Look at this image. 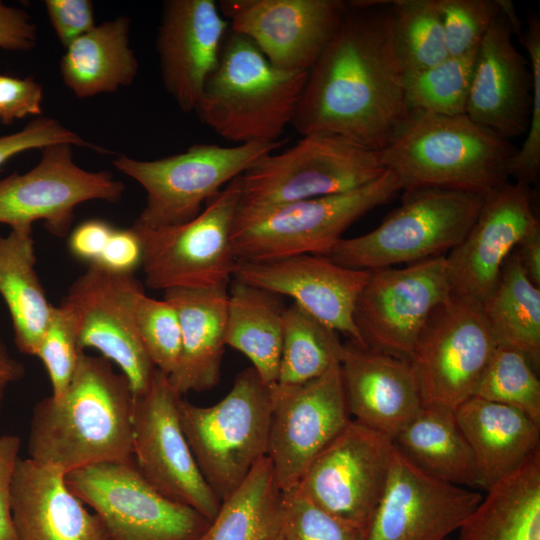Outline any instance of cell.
<instances>
[{"instance_id":"f5cc1de1","label":"cell","mask_w":540,"mask_h":540,"mask_svg":"<svg viewBox=\"0 0 540 540\" xmlns=\"http://www.w3.org/2000/svg\"><path fill=\"white\" fill-rule=\"evenodd\" d=\"M513 251L527 278L540 287V227L527 234Z\"/></svg>"},{"instance_id":"8d00e7d4","label":"cell","mask_w":540,"mask_h":540,"mask_svg":"<svg viewBox=\"0 0 540 540\" xmlns=\"http://www.w3.org/2000/svg\"><path fill=\"white\" fill-rule=\"evenodd\" d=\"M391 31L405 73L430 68L449 57L435 0L390 1Z\"/></svg>"},{"instance_id":"d4e9b609","label":"cell","mask_w":540,"mask_h":540,"mask_svg":"<svg viewBox=\"0 0 540 540\" xmlns=\"http://www.w3.org/2000/svg\"><path fill=\"white\" fill-rule=\"evenodd\" d=\"M339 365L353 420L393 439L422 409L408 360L348 340Z\"/></svg>"},{"instance_id":"4fadbf2b","label":"cell","mask_w":540,"mask_h":540,"mask_svg":"<svg viewBox=\"0 0 540 540\" xmlns=\"http://www.w3.org/2000/svg\"><path fill=\"white\" fill-rule=\"evenodd\" d=\"M73 146L44 147L40 161L29 171L0 180V223L10 230H32L43 221L55 237L69 235L75 208L87 201L119 202L125 185L108 171H88L73 159Z\"/></svg>"},{"instance_id":"f1b7e54d","label":"cell","mask_w":540,"mask_h":540,"mask_svg":"<svg viewBox=\"0 0 540 540\" xmlns=\"http://www.w3.org/2000/svg\"><path fill=\"white\" fill-rule=\"evenodd\" d=\"M130 19L95 25L73 41L60 60L64 85L78 98L113 93L135 80L139 65L129 41Z\"/></svg>"},{"instance_id":"9a60e30c","label":"cell","mask_w":540,"mask_h":540,"mask_svg":"<svg viewBox=\"0 0 540 540\" xmlns=\"http://www.w3.org/2000/svg\"><path fill=\"white\" fill-rule=\"evenodd\" d=\"M178 394L156 371L148 391L134 398L133 459L143 477L166 497L212 522L221 501L202 476L184 434Z\"/></svg>"},{"instance_id":"603a6c76","label":"cell","mask_w":540,"mask_h":540,"mask_svg":"<svg viewBox=\"0 0 540 540\" xmlns=\"http://www.w3.org/2000/svg\"><path fill=\"white\" fill-rule=\"evenodd\" d=\"M229 29L214 0L164 2L156 51L163 85L182 111H195Z\"/></svg>"},{"instance_id":"484cf974","label":"cell","mask_w":540,"mask_h":540,"mask_svg":"<svg viewBox=\"0 0 540 540\" xmlns=\"http://www.w3.org/2000/svg\"><path fill=\"white\" fill-rule=\"evenodd\" d=\"M17 540H109L96 516L73 494L61 468L19 458L11 486Z\"/></svg>"},{"instance_id":"ab89813d","label":"cell","mask_w":540,"mask_h":540,"mask_svg":"<svg viewBox=\"0 0 540 540\" xmlns=\"http://www.w3.org/2000/svg\"><path fill=\"white\" fill-rule=\"evenodd\" d=\"M133 316L139 337L157 370L170 376L181 351V328L175 308L166 300L135 296Z\"/></svg>"},{"instance_id":"e0dca14e","label":"cell","mask_w":540,"mask_h":540,"mask_svg":"<svg viewBox=\"0 0 540 540\" xmlns=\"http://www.w3.org/2000/svg\"><path fill=\"white\" fill-rule=\"evenodd\" d=\"M351 419L339 364L306 383L272 387L267 456L281 492L298 484Z\"/></svg>"},{"instance_id":"52a82bcc","label":"cell","mask_w":540,"mask_h":540,"mask_svg":"<svg viewBox=\"0 0 540 540\" xmlns=\"http://www.w3.org/2000/svg\"><path fill=\"white\" fill-rule=\"evenodd\" d=\"M486 195L438 187L404 190L401 205L376 228L342 238L328 257L348 268L372 271L444 256L463 241Z\"/></svg>"},{"instance_id":"8992f818","label":"cell","mask_w":540,"mask_h":540,"mask_svg":"<svg viewBox=\"0 0 540 540\" xmlns=\"http://www.w3.org/2000/svg\"><path fill=\"white\" fill-rule=\"evenodd\" d=\"M180 422L205 481L222 502L268 453L272 387L251 366L217 403L198 406L182 397Z\"/></svg>"},{"instance_id":"f907efd6","label":"cell","mask_w":540,"mask_h":540,"mask_svg":"<svg viewBox=\"0 0 540 540\" xmlns=\"http://www.w3.org/2000/svg\"><path fill=\"white\" fill-rule=\"evenodd\" d=\"M37 43V27L27 11L0 1V49L27 52Z\"/></svg>"},{"instance_id":"1f68e13d","label":"cell","mask_w":540,"mask_h":540,"mask_svg":"<svg viewBox=\"0 0 540 540\" xmlns=\"http://www.w3.org/2000/svg\"><path fill=\"white\" fill-rule=\"evenodd\" d=\"M286 307L281 296L235 279L228 292L225 344L270 387L278 382Z\"/></svg>"},{"instance_id":"8fae6325","label":"cell","mask_w":540,"mask_h":540,"mask_svg":"<svg viewBox=\"0 0 540 540\" xmlns=\"http://www.w3.org/2000/svg\"><path fill=\"white\" fill-rule=\"evenodd\" d=\"M66 483L94 511L109 540H198L212 523L155 489L134 459L73 470Z\"/></svg>"},{"instance_id":"6da1fadb","label":"cell","mask_w":540,"mask_h":540,"mask_svg":"<svg viewBox=\"0 0 540 540\" xmlns=\"http://www.w3.org/2000/svg\"><path fill=\"white\" fill-rule=\"evenodd\" d=\"M394 48L390 1H350L308 71L292 121L302 136L329 134L381 151L409 115Z\"/></svg>"},{"instance_id":"d590c367","label":"cell","mask_w":540,"mask_h":540,"mask_svg":"<svg viewBox=\"0 0 540 540\" xmlns=\"http://www.w3.org/2000/svg\"><path fill=\"white\" fill-rule=\"evenodd\" d=\"M339 333L296 303L286 307L277 384L298 385L316 379L340 363Z\"/></svg>"},{"instance_id":"db71d44e","label":"cell","mask_w":540,"mask_h":540,"mask_svg":"<svg viewBox=\"0 0 540 540\" xmlns=\"http://www.w3.org/2000/svg\"><path fill=\"white\" fill-rule=\"evenodd\" d=\"M24 372L23 364L9 353L0 330V407L8 387L19 381Z\"/></svg>"},{"instance_id":"74e56055","label":"cell","mask_w":540,"mask_h":540,"mask_svg":"<svg viewBox=\"0 0 540 540\" xmlns=\"http://www.w3.org/2000/svg\"><path fill=\"white\" fill-rule=\"evenodd\" d=\"M476 52L449 56L430 68L405 73L409 110L442 115L465 114Z\"/></svg>"},{"instance_id":"d6a6232c","label":"cell","mask_w":540,"mask_h":540,"mask_svg":"<svg viewBox=\"0 0 540 540\" xmlns=\"http://www.w3.org/2000/svg\"><path fill=\"white\" fill-rule=\"evenodd\" d=\"M35 265L32 230L0 234V295L11 317L17 348L31 356L36 355L52 308Z\"/></svg>"},{"instance_id":"f546056e","label":"cell","mask_w":540,"mask_h":540,"mask_svg":"<svg viewBox=\"0 0 540 540\" xmlns=\"http://www.w3.org/2000/svg\"><path fill=\"white\" fill-rule=\"evenodd\" d=\"M485 491L458 540H540V450Z\"/></svg>"},{"instance_id":"7bdbcfd3","label":"cell","mask_w":540,"mask_h":540,"mask_svg":"<svg viewBox=\"0 0 540 540\" xmlns=\"http://www.w3.org/2000/svg\"><path fill=\"white\" fill-rule=\"evenodd\" d=\"M440 13L449 56L478 49L502 12L499 0H435Z\"/></svg>"},{"instance_id":"ba28073f","label":"cell","mask_w":540,"mask_h":540,"mask_svg":"<svg viewBox=\"0 0 540 540\" xmlns=\"http://www.w3.org/2000/svg\"><path fill=\"white\" fill-rule=\"evenodd\" d=\"M286 142L280 139L232 147L195 144L184 152L157 160L119 155L113 165L146 192L145 206L133 225L157 229L196 217L202 211V205L217 195L223 186Z\"/></svg>"},{"instance_id":"277c9868","label":"cell","mask_w":540,"mask_h":540,"mask_svg":"<svg viewBox=\"0 0 540 540\" xmlns=\"http://www.w3.org/2000/svg\"><path fill=\"white\" fill-rule=\"evenodd\" d=\"M307 74L274 67L249 38L229 29L194 112L237 144L278 141L292 124Z\"/></svg>"},{"instance_id":"60d3db41","label":"cell","mask_w":540,"mask_h":540,"mask_svg":"<svg viewBox=\"0 0 540 540\" xmlns=\"http://www.w3.org/2000/svg\"><path fill=\"white\" fill-rule=\"evenodd\" d=\"M81 351L77 315L71 307L62 302L58 306L52 305L35 356L46 368L53 397H60L67 390Z\"/></svg>"},{"instance_id":"ffe728a7","label":"cell","mask_w":540,"mask_h":540,"mask_svg":"<svg viewBox=\"0 0 540 540\" xmlns=\"http://www.w3.org/2000/svg\"><path fill=\"white\" fill-rule=\"evenodd\" d=\"M475 489L438 479L394 446L384 492L365 540H444L480 503Z\"/></svg>"},{"instance_id":"ee69618b","label":"cell","mask_w":540,"mask_h":540,"mask_svg":"<svg viewBox=\"0 0 540 540\" xmlns=\"http://www.w3.org/2000/svg\"><path fill=\"white\" fill-rule=\"evenodd\" d=\"M532 75V111L526 138L510 161L509 178L531 186L540 174V21L534 17L521 35ZM519 36V37H520Z\"/></svg>"},{"instance_id":"44dd1931","label":"cell","mask_w":540,"mask_h":540,"mask_svg":"<svg viewBox=\"0 0 540 540\" xmlns=\"http://www.w3.org/2000/svg\"><path fill=\"white\" fill-rule=\"evenodd\" d=\"M370 270L348 268L321 255H295L263 261L237 260L235 280L293 302L349 340L367 347L354 321Z\"/></svg>"},{"instance_id":"836d02e7","label":"cell","mask_w":540,"mask_h":540,"mask_svg":"<svg viewBox=\"0 0 540 540\" xmlns=\"http://www.w3.org/2000/svg\"><path fill=\"white\" fill-rule=\"evenodd\" d=\"M481 307L497 346L520 352L538 370L540 287L527 278L514 251L505 260L495 287Z\"/></svg>"},{"instance_id":"b9f144b4","label":"cell","mask_w":540,"mask_h":540,"mask_svg":"<svg viewBox=\"0 0 540 540\" xmlns=\"http://www.w3.org/2000/svg\"><path fill=\"white\" fill-rule=\"evenodd\" d=\"M279 532L283 540H365L359 530L300 494L282 492Z\"/></svg>"},{"instance_id":"83f0119b","label":"cell","mask_w":540,"mask_h":540,"mask_svg":"<svg viewBox=\"0 0 540 540\" xmlns=\"http://www.w3.org/2000/svg\"><path fill=\"white\" fill-rule=\"evenodd\" d=\"M455 415L472 449L480 489L487 490L540 450V424L518 409L473 396Z\"/></svg>"},{"instance_id":"f6af8a7d","label":"cell","mask_w":540,"mask_h":540,"mask_svg":"<svg viewBox=\"0 0 540 540\" xmlns=\"http://www.w3.org/2000/svg\"><path fill=\"white\" fill-rule=\"evenodd\" d=\"M57 143H68L72 146L107 152L66 128L56 119L38 116L21 130L0 136V168L8 160L22 152L43 149Z\"/></svg>"},{"instance_id":"9c48e42d","label":"cell","mask_w":540,"mask_h":540,"mask_svg":"<svg viewBox=\"0 0 540 540\" xmlns=\"http://www.w3.org/2000/svg\"><path fill=\"white\" fill-rule=\"evenodd\" d=\"M385 171L378 151L335 135L308 134L240 176V205L264 207L343 193Z\"/></svg>"},{"instance_id":"bcb514c9","label":"cell","mask_w":540,"mask_h":540,"mask_svg":"<svg viewBox=\"0 0 540 540\" xmlns=\"http://www.w3.org/2000/svg\"><path fill=\"white\" fill-rule=\"evenodd\" d=\"M43 87L33 77L0 74V122L9 125L42 113Z\"/></svg>"},{"instance_id":"2e32d148","label":"cell","mask_w":540,"mask_h":540,"mask_svg":"<svg viewBox=\"0 0 540 540\" xmlns=\"http://www.w3.org/2000/svg\"><path fill=\"white\" fill-rule=\"evenodd\" d=\"M451 294L445 255L372 270L354 321L367 347L409 361L430 314Z\"/></svg>"},{"instance_id":"30bf717a","label":"cell","mask_w":540,"mask_h":540,"mask_svg":"<svg viewBox=\"0 0 540 540\" xmlns=\"http://www.w3.org/2000/svg\"><path fill=\"white\" fill-rule=\"evenodd\" d=\"M240 176L190 221L157 229L133 225L142 241L141 268L149 288L202 289L229 283L237 262L231 233L241 198Z\"/></svg>"},{"instance_id":"681fc988","label":"cell","mask_w":540,"mask_h":540,"mask_svg":"<svg viewBox=\"0 0 540 540\" xmlns=\"http://www.w3.org/2000/svg\"><path fill=\"white\" fill-rule=\"evenodd\" d=\"M20 447L18 436H0V540H17L11 513V486Z\"/></svg>"},{"instance_id":"7c38bea8","label":"cell","mask_w":540,"mask_h":540,"mask_svg":"<svg viewBox=\"0 0 540 540\" xmlns=\"http://www.w3.org/2000/svg\"><path fill=\"white\" fill-rule=\"evenodd\" d=\"M496 347L480 303L452 293L437 305L409 359L423 406L455 410L472 397Z\"/></svg>"},{"instance_id":"11a10c76","label":"cell","mask_w":540,"mask_h":540,"mask_svg":"<svg viewBox=\"0 0 540 540\" xmlns=\"http://www.w3.org/2000/svg\"><path fill=\"white\" fill-rule=\"evenodd\" d=\"M210 528V527H209ZM208 536H209V529L207 530V532L201 536L198 540H208Z\"/></svg>"},{"instance_id":"7a4b0ae2","label":"cell","mask_w":540,"mask_h":540,"mask_svg":"<svg viewBox=\"0 0 540 540\" xmlns=\"http://www.w3.org/2000/svg\"><path fill=\"white\" fill-rule=\"evenodd\" d=\"M134 395L106 358L81 351L67 390L33 408L29 458L67 473L133 459Z\"/></svg>"},{"instance_id":"f35d334b","label":"cell","mask_w":540,"mask_h":540,"mask_svg":"<svg viewBox=\"0 0 540 540\" xmlns=\"http://www.w3.org/2000/svg\"><path fill=\"white\" fill-rule=\"evenodd\" d=\"M473 396L518 409L540 424V381L527 358L514 349L496 347Z\"/></svg>"},{"instance_id":"ac0fdd59","label":"cell","mask_w":540,"mask_h":540,"mask_svg":"<svg viewBox=\"0 0 540 540\" xmlns=\"http://www.w3.org/2000/svg\"><path fill=\"white\" fill-rule=\"evenodd\" d=\"M143 289L135 274L89 264L68 288L62 303L79 323V348H92L127 378L134 398L144 395L157 371L137 332L133 304Z\"/></svg>"},{"instance_id":"4316f807","label":"cell","mask_w":540,"mask_h":540,"mask_svg":"<svg viewBox=\"0 0 540 540\" xmlns=\"http://www.w3.org/2000/svg\"><path fill=\"white\" fill-rule=\"evenodd\" d=\"M228 284L164 291L163 299L175 308L181 328L179 360L168 376L181 396L208 391L219 382L226 346Z\"/></svg>"},{"instance_id":"7dc6e473","label":"cell","mask_w":540,"mask_h":540,"mask_svg":"<svg viewBox=\"0 0 540 540\" xmlns=\"http://www.w3.org/2000/svg\"><path fill=\"white\" fill-rule=\"evenodd\" d=\"M49 22L64 48L96 24L90 0H45Z\"/></svg>"},{"instance_id":"e575fe53","label":"cell","mask_w":540,"mask_h":540,"mask_svg":"<svg viewBox=\"0 0 540 540\" xmlns=\"http://www.w3.org/2000/svg\"><path fill=\"white\" fill-rule=\"evenodd\" d=\"M281 496L271 461L265 456L221 502L208 540H271L279 533Z\"/></svg>"},{"instance_id":"816d5d0a","label":"cell","mask_w":540,"mask_h":540,"mask_svg":"<svg viewBox=\"0 0 540 540\" xmlns=\"http://www.w3.org/2000/svg\"><path fill=\"white\" fill-rule=\"evenodd\" d=\"M114 227L102 219L80 223L68 235V249L78 260L89 264L98 262Z\"/></svg>"},{"instance_id":"6f0895ef","label":"cell","mask_w":540,"mask_h":540,"mask_svg":"<svg viewBox=\"0 0 540 540\" xmlns=\"http://www.w3.org/2000/svg\"><path fill=\"white\" fill-rule=\"evenodd\" d=\"M444 540H448V539H444Z\"/></svg>"},{"instance_id":"5bb4252c","label":"cell","mask_w":540,"mask_h":540,"mask_svg":"<svg viewBox=\"0 0 540 540\" xmlns=\"http://www.w3.org/2000/svg\"><path fill=\"white\" fill-rule=\"evenodd\" d=\"M394 444L353 419L294 487L364 535L384 492Z\"/></svg>"},{"instance_id":"9f6ffc18","label":"cell","mask_w":540,"mask_h":540,"mask_svg":"<svg viewBox=\"0 0 540 540\" xmlns=\"http://www.w3.org/2000/svg\"><path fill=\"white\" fill-rule=\"evenodd\" d=\"M271 540H283V538H282V536H281V534H280V532H279V533H278L276 536H274Z\"/></svg>"},{"instance_id":"c3c4849f","label":"cell","mask_w":540,"mask_h":540,"mask_svg":"<svg viewBox=\"0 0 540 540\" xmlns=\"http://www.w3.org/2000/svg\"><path fill=\"white\" fill-rule=\"evenodd\" d=\"M143 245L132 226L113 229L106 247L97 263L105 269L121 274H135L142 267Z\"/></svg>"},{"instance_id":"cb8c5ba5","label":"cell","mask_w":540,"mask_h":540,"mask_svg":"<svg viewBox=\"0 0 540 540\" xmlns=\"http://www.w3.org/2000/svg\"><path fill=\"white\" fill-rule=\"evenodd\" d=\"M513 34L502 8L477 49L465 109L474 122L507 140L526 134L532 111L530 65Z\"/></svg>"},{"instance_id":"7402d4cb","label":"cell","mask_w":540,"mask_h":540,"mask_svg":"<svg viewBox=\"0 0 540 540\" xmlns=\"http://www.w3.org/2000/svg\"><path fill=\"white\" fill-rule=\"evenodd\" d=\"M538 227L529 185L509 180L487 193L471 229L445 256L452 293L481 304L507 257Z\"/></svg>"},{"instance_id":"3957f363","label":"cell","mask_w":540,"mask_h":540,"mask_svg":"<svg viewBox=\"0 0 540 540\" xmlns=\"http://www.w3.org/2000/svg\"><path fill=\"white\" fill-rule=\"evenodd\" d=\"M517 148L466 114L410 111L390 142L378 151L402 190L438 187L489 193L509 181Z\"/></svg>"},{"instance_id":"5b68a950","label":"cell","mask_w":540,"mask_h":540,"mask_svg":"<svg viewBox=\"0 0 540 540\" xmlns=\"http://www.w3.org/2000/svg\"><path fill=\"white\" fill-rule=\"evenodd\" d=\"M401 190L399 179L386 170L374 181L343 193L264 207L239 204L231 233L236 259L328 257L348 227Z\"/></svg>"},{"instance_id":"4dcf8cb0","label":"cell","mask_w":540,"mask_h":540,"mask_svg":"<svg viewBox=\"0 0 540 540\" xmlns=\"http://www.w3.org/2000/svg\"><path fill=\"white\" fill-rule=\"evenodd\" d=\"M396 449L426 473L466 488H480L472 449L455 410L427 405L392 439Z\"/></svg>"},{"instance_id":"d6986e66","label":"cell","mask_w":540,"mask_h":540,"mask_svg":"<svg viewBox=\"0 0 540 540\" xmlns=\"http://www.w3.org/2000/svg\"><path fill=\"white\" fill-rule=\"evenodd\" d=\"M230 30L249 38L276 68L308 72L338 30L341 0H222Z\"/></svg>"}]
</instances>
